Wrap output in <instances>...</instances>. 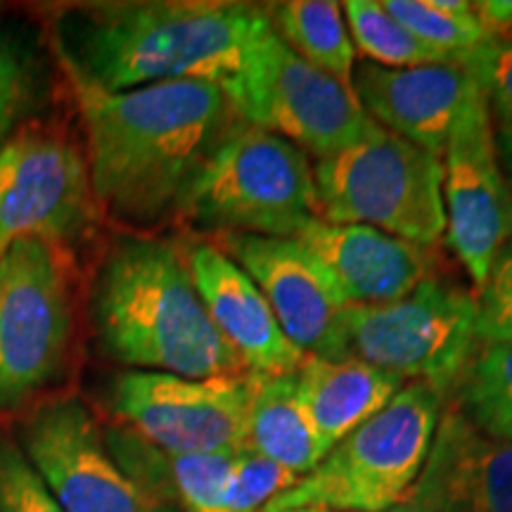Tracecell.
Masks as SVG:
<instances>
[{
	"label": "cell",
	"instance_id": "cell-30",
	"mask_svg": "<svg viewBox=\"0 0 512 512\" xmlns=\"http://www.w3.org/2000/svg\"><path fill=\"white\" fill-rule=\"evenodd\" d=\"M479 344L512 342V238L475 294Z\"/></svg>",
	"mask_w": 512,
	"mask_h": 512
},
{
	"label": "cell",
	"instance_id": "cell-21",
	"mask_svg": "<svg viewBox=\"0 0 512 512\" xmlns=\"http://www.w3.org/2000/svg\"><path fill=\"white\" fill-rule=\"evenodd\" d=\"M266 12L273 31L294 55L351 86L356 48L342 5L332 0H287L268 5Z\"/></svg>",
	"mask_w": 512,
	"mask_h": 512
},
{
	"label": "cell",
	"instance_id": "cell-32",
	"mask_svg": "<svg viewBox=\"0 0 512 512\" xmlns=\"http://www.w3.org/2000/svg\"><path fill=\"white\" fill-rule=\"evenodd\" d=\"M496 143H498V155H501L503 171L512 185V131H496Z\"/></svg>",
	"mask_w": 512,
	"mask_h": 512
},
{
	"label": "cell",
	"instance_id": "cell-12",
	"mask_svg": "<svg viewBox=\"0 0 512 512\" xmlns=\"http://www.w3.org/2000/svg\"><path fill=\"white\" fill-rule=\"evenodd\" d=\"M19 448L64 512H178L119 465L91 408L74 396L34 408Z\"/></svg>",
	"mask_w": 512,
	"mask_h": 512
},
{
	"label": "cell",
	"instance_id": "cell-1",
	"mask_svg": "<svg viewBox=\"0 0 512 512\" xmlns=\"http://www.w3.org/2000/svg\"><path fill=\"white\" fill-rule=\"evenodd\" d=\"M102 214L136 228L176 216L185 190L238 124L219 86L166 81L105 91L67 74Z\"/></svg>",
	"mask_w": 512,
	"mask_h": 512
},
{
	"label": "cell",
	"instance_id": "cell-9",
	"mask_svg": "<svg viewBox=\"0 0 512 512\" xmlns=\"http://www.w3.org/2000/svg\"><path fill=\"white\" fill-rule=\"evenodd\" d=\"M86 152L48 128H19L0 143V256L36 238L69 249L100 221Z\"/></svg>",
	"mask_w": 512,
	"mask_h": 512
},
{
	"label": "cell",
	"instance_id": "cell-17",
	"mask_svg": "<svg viewBox=\"0 0 512 512\" xmlns=\"http://www.w3.org/2000/svg\"><path fill=\"white\" fill-rule=\"evenodd\" d=\"M185 259L211 323L249 373L292 375L302 368L304 351L287 339L254 280L221 247L195 242Z\"/></svg>",
	"mask_w": 512,
	"mask_h": 512
},
{
	"label": "cell",
	"instance_id": "cell-6",
	"mask_svg": "<svg viewBox=\"0 0 512 512\" xmlns=\"http://www.w3.org/2000/svg\"><path fill=\"white\" fill-rule=\"evenodd\" d=\"M316 219L356 223L432 249L446 235L441 157L382 126L313 166Z\"/></svg>",
	"mask_w": 512,
	"mask_h": 512
},
{
	"label": "cell",
	"instance_id": "cell-19",
	"mask_svg": "<svg viewBox=\"0 0 512 512\" xmlns=\"http://www.w3.org/2000/svg\"><path fill=\"white\" fill-rule=\"evenodd\" d=\"M294 380L302 408L328 451L406 387L401 377L356 358L306 356Z\"/></svg>",
	"mask_w": 512,
	"mask_h": 512
},
{
	"label": "cell",
	"instance_id": "cell-10",
	"mask_svg": "<svg viewBox=\"0 0 512 512\" xmlns=\"http://www.w3.org/2000/svg\"><path fill=\"white\" fill-rule=\"evenodd\" d=\"M233 107L242 121L290 140L318 162L347 150L375 124L351 86L294 55L273 27L261 36Z\"/></svg>",
	"mask_w": 512,
	"mask_h": 512
},
{
	"label": "cell",
	"instance_id": "cell-14",
	"mask_svg": "<svg viewBox=\"0 0 512 512\" xmlns=\"http://www.w3.org/2000/svg\"><path fill=\"white\" fill-rule=\"evenodd\" d=\"M221 249L254 280L294 347L328 358L347 304L316 256L299 240L266 235H223Z\"/></svg>",
	"mask_w": 512,
	"mask_h": 512
},
{
	"label": "cell",
	"instance_id": "cell-34",
	"mask_svg": "<svg viewBox=\"0 0 512 512\" xmlns=\"http://www.w3.org/2000/svg\"><path fill=\"white\" fill-rule=\"evenodd\" d=\"M261 512H328V510H318V508H290V510H261Z\"/></svg>",
	"mask_w": 512,
	"mask_h": 512
},
{
	"label": "cell",
	"instance_id": "cell-3",
	"mask_svg": "<svg viewBox=\"0 0 512 512\" xmlns=\"http://www.w3.org/2000/svg\"><path fill=\"white\" fill-rule=\"evenodd\" d=\"M102 354L143 373L202 377L247 373L204 309L185 249L124 235L102 256L91 292Z\"/></svg>",
	"mask_w": 512,
	"mask_h": 512
},
{
	"label": "cell",
	"instance_id": "cell-15",
	"mask_svg": "<svg viewBox=\"0 0 512 512\" xmlns=\"http://www.w3.org/2000/svg\"><path fill=\"white\" fill-rule=\"evenodd\" d=\"M408 503L420 512H512V441L446 403Z\"/></svg>",
	"mask_w": 512,
	"mask_h": 512
},
{
	"label": "cell",
	"instance_id": "cell-4",
	"mask_svg": "<svg viewBox=\"0 0 512 512\" xmlns=\"http://www.w3.org/2000/svg\"><path fill=\"white\" fill-rule=\"evenodd\" d=\"M444 401L430 384L408 382L264 510L387 512L406 503L430 453Z\"/></svg>",
	"mask_w": 512,
	"mask_h": 512
},
{
	"label": "cell",
	"instance_id": "cell-13",
	"mask_svg": "<svg viewBox=\"0 0 512 512\" xmlns=\"http://www.w3.org/2000/svg\"><path fill=\"white\" fill-rule=\"evenodd\" d=\"M441 166L444 238L477 292L498 252L512 238V185L503 171L496 126L479 86L448 133Z\"/></svg>",
	"mask_w": 512,
	"mask_h": 512
},
{
	"label": "cell",
	"instance_id": "cell-11",
	"mask_svg": "<svg viewBox=\"0 0 512 512\" xmlns=\"http://www.w3.org/2000/svg\"><path fill=\"white\" fill-rule=\"evenodd\" d=\"M112 411L169 456L245 451L249 370L202 380L128 370L112 384Z\"/></svg>",
	"mask_w": 512,
	"mask_h": 512
},
{
	"label": "cell",
	"instance_id": "cell-8",
	"mask_svg": "<svg viewBox=\"0 0 512 512\" xmlns=\"http://www.w3.org/2000/svg\"><path fill=\"white\" fill-rule=\"evenodd\" d=\"M72 339L69 252L36 238L17 240L0 256V415L60 380Z\"/></svg>",
	"mask_w": 512,
	"mask_h": 512
},
{
	"label": "cell",
	"instance_id": "cell-24",
	"mask_svg": "<svg viewBox=\"0 0 512 512\" xmlns=\"http://www.w3.org/2000/svg\"><path fill=\"white\" fill-rule=\"evenodd\" d=\"M342 10L347 17L356 55L361 53L370 64L403 69L451 62L418 41L392 12L384 8L382 0H349L342 5Z\"/></svg>",
	"mask_w": 512,
	"mask_h": 512
},
{
	"label": "cell",
	"instance_id": "cell-16",
	"mask_svg": "<svg viewBox=\"0 0 512 512\" xmlns=\"http://www.w3.org/2000/svg\"><path fill=\"white\" fill-rule=\"evenodd\" d=\"M351 91L370 121L441 157L477 81L458 62L403 69L361 62L354 67Z\"/></svg>",
	"mask_w": 512,
	"mask_h": 512
},
{
	"label": "cell",
	"instance_id": "cell-18",
	"mask_svg": "<svg viewBox=\"0 0 512 512\" xmlns=\"http://www.w3.org/2000/svg\"><path fill=\"white\" fill-rule=\"evenodd\" d=\"M294 240L316 256L347 306L394 302L432 275L430 249L368 226L311 219Z\"/></svg>",
	"mask_w": 512,
	"mask_h": 512
},
{
	"label": "cell",
	"instance_id": "cell-26",
	"mask_svg": "<svg viewBox=\"0 0 512 512\" xmlns=\"http://www.w3.org/2000/svg\"><path fill=\"white\" fill-rule=\"evenodd\" d=\"M235 453H162L171 501L183 512H228V479Z\"/></svg>",
	"mask_w": 512,
	"mask_h": 512
},
{
	"label": "cell",
	"instance_id": "cell-29",
	"mask_svg": "<svg viewBox=\"0 0 512 512\" xmlns=\"http://www.w3.org/2000/svg\"><path fill=\"white\" fill-rule=\"evenodd\" d=\"M0 512H64L19 444L0 432Z\"/></svg>",
	"mask_w": 512,
	"mask_h": 512
},
{
	"label": "cell",
	"instance_id": "cell-31",
	"mask_svg": "<svg viewBox=\"0 0 512 512\" xmlns=\"http://www.w3.org/2000/svg\"><path fill=\"white\" fill-rule=\"evenodd\" d=\"M472 10L491 36L512 38V0H482Z\"/></svg>",
	"mask_w": 512,
	"mask_h": 512
},
{
	"label": "cell",
	"instance_id": "cell-2",
	"mask_svg": "<svg viewBox=\"0 0 512 512\" xmlns=\"http://www.w3.org/2000/svg\"><path fill=\"white\" fill-rule=\"evenodd\" d=\"M266 8L221 0H128L72 5L55 17L64 74L105 91L166 81H202L238 100Z\"/></svg>",
	"mask_w": 512,
	"mask_h": 512
},
{
	"label": "cell",
	"instance_id": "cell-7",
	"mask_svg": "<svg viewBox=\"0 0 512 512\" xmlns=\"http://www.w3.org/2000/svg\"><path fill=\"white\" fill-rule=\"evenodd\" d=\"M477 349L475 294L430 275L394 302L344 306L328 358H356L448 399Z\"/></svg>",
	"mask_w": 512,
	"mask_h": 512
},
{
	"label": "cell",
	"instance_id": "cell-20",
	"mask_svg": "<svg viewBox=\"0 0 512 512\" xmlns=\"http://www.w3.org/2000/svg\"><path fill=\"white\" fill-rule=\"evenodd\" d=\"M247 448L304 477L328 453L297 396L292 375L249 373Z\"/></svg>",
	"mask_w": 512,
	"mask_h": 512
},
{
	"label": "cell",
	"instance_id": "cell-27",
	"mask_svg": "<svg viewBox=\"0 0 512 512\" xmlns=\"http://www.w3.org/2000/svg\"><path fill=\"white\" fill-rule=\"evenodd\" d=\"M460 64L477 81L496 131H512V38L491 36Z\"/></svg>",
	"mask_w": 512,
	"mask_h": 512
},
{
	"label": "cell",
	"instance_id": "cell-28",
	"mask_svg": "<svg viewBox=\"0 0 512 512\" xmlns=\"http://www.w3.org/2000/svg\"><path fill=\"white\" fill-rule=\"evenodd\" d=\"M297 479L249 448L238 451L228 479V512H261Z\"/></svg>",
	"mask_w": 512,
	"mask_h": 512
},
{
	"label": "cell",
	"instance_id": "cell-22",
	"mask_svg": "<svg viewBox=\"0 0 512 512\" xmlns=\"http://www.w3.org/2000/svg\"><path fill=\"white\" fill-rule=\"evenodd\" d=\"M453 406L489 437L512 441V342L479 344L453 392Z\"/></svg>",
	"mask_w": 512,
	"mask_h": 512
},
{
	"label": "cell",
	"instance_id": "cell-5",
	"mask_svg": "<svg viewBox=\"0 0 512 512\" xmlns=\"http://www.w3.org/2000/svg\"><path fill=\"white\" fill-rule=\"evenodd\" d=\"M316 202L309 155L240 119L185 190L176 216L219 235L294 238L316 219Z\"/></svg>",
	"mask_w": 512,
	"mask_h": 512
},
{
	"label": "cell",
	"instance_id": "cell-23",
	"mask_svg": "<svg viewBox=\"0 0 512 512\" xmlns=\"http://www.w3.org/2000/svg\"><path fill=\"white\" fill-rule=\"evenodd\" d=\"M418 41L451 62H463L491 38L465 0H382Z\"/></svg>",
	"mask_w": 512,
	"mask_h": 512
},
{
	"label": "cell",
	"instance_id": "cell-25",
	"mask_svg": "<svg viewBox=\"0 0 512 512\" xmlns=\"http://www.w3.org/2000/svg\"><path fill=\"white\" fill-rule=\"evenodd\" d=\"M43 95L41 64L19 29L0 19V143L38 110Z\"/></svg>",
	"mask_w": 512,
	"mask_h": 512
},
{
	"label": "cell",
	"instance_id": "cell-33",
	"mask_svg": "<svg viewBox=\"0 0 512 512\" xmlns=\"http://www.w3.org/2000/svg\"><path fill=\"white\" fill-rule=\"evenodd\" d=\"M387 512H420L418 508H415V505H411V503H401V505H396V508H392V510H387Z\"/></svg>",
	"mask_w": 512,
	"mask_h": 512
}]
</instances>
